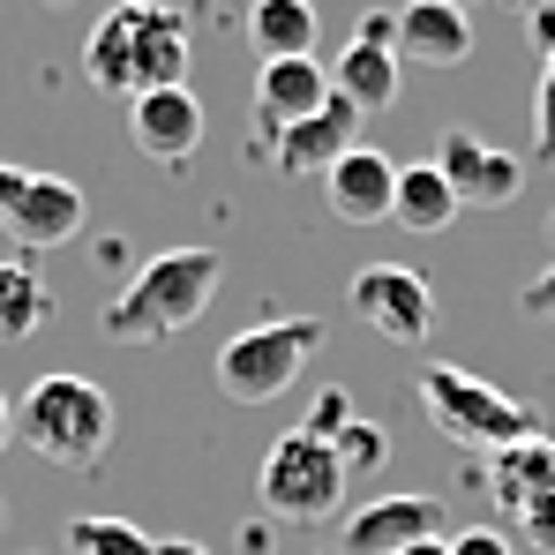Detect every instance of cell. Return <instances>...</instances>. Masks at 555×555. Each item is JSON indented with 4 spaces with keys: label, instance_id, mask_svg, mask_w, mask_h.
<instances>
[{
    "label": "cell",
    "instance_id": "cell-1",
    "mask_svg": "<svg viewBox=\"0 0 555 555\" xmlns=\"http://www.w3.org/2000/svg\"><path fill=\"white\" fill-rule=\"evenodd\" d=\"M218 285H225V256L218 248H166V256L128 271L113 308L98 315V331L113 346H166L218 300Z\"/></svg>",
    "mask_w": 555,
    "mask_h": 555
},
{
    "label": "cell",
    "instance_id": "cell-2",
    "mask_svg": "<svg viewBox=\"0 0 555 555\" xmlns=\"http://www.w3.org/2000/svg\"><path fill=\"white\" fill-rule=\"evenodd\" d=\"M83 76L113 98H143V91H173L188 83V15L166 0H120L105 8V23L91 30Z\"/></svg>",
    "mask_w": 555,
    "mask_h": 555
},
{
    "label": "cell",
    "instance_id": "cell-3",
    "mask_svg": "<svg viewBox=\"0 0 555 555\" xmlns=\"http://www.w3.org/2000/svg\"><path fill=\"white\" fill-rule=\"evenodd\" d=\"M113 428H120V413L91 375H38L15 405V443L68 473H91L113 451Z\"/></svg>",
    "mask_w": 555,
    "mask_h": 555
},
{
    "label": "cell",
    "instance_id": "cell-4",
    "mask_svg": "<svg viewBox=\"0 0 555 555\" xmlns=\"http://www.w3.org/2000/svg\"><path fill=\"white\" fill-rule=\"evenodd\" d=\"M323 353V315H271V323H248L218 346V390L233 405H271L285 398L300 375L315 369Z\"/></svg>",
    "mask_w": 555,
    "mask_h": 555
},
{
    "label": "cell",
    "instance_id": "cell-5",
    "mask_svg": "<svg viewBox=\"0 0 555 555\" xmlns=\"http://www.w3.org/2000/svg\"><path fill=\"white\" fill-rule=\"evenodd\" d=\"M421 413H428L451 443H465V451H511V443L541 436V413H533L526 398L480 383L473 369H451V361L421 369Z\"/></svg>",
    "mask_w": 555,
    "mask_h": 555
},
{
    "label": "cell",
    "instance_id": "cell-6",
    "mask_svg": "<svg viewBox=\"0 0 555 555\" xmlns=\"http://www.w3.org/2000/svg\"><path fill=\"white\" fill-rule=\"evenodd\" d=\"M83 225H91V195H83L76 181L0 158V233L23 248V263L46 256V248H68Z\"/></svg>",
    "mask_w": 555,
    "mask_h": 555
},
{
    "label": "cell",
    "instance_id": "cell-7",
    "mask_svg": "<svg viewBox=\"0 0 555 555\" xmlns=\"http://www.w3.org/2000/svg\"><path fill=\"white\" fill-rule=\"evenodd\" d=\"M353 480H346V465L331 443H315V436H300V428H285L271 443V459L256 473V495H263V511L285 518V526H323L331 511H338V495H346Z\"/></svg>",
    "mask_w": 555,
    "mask_h": 555
},
{
    "label": "cell",
    "instance_id": "cell-8",
    "mask_svg": "<svg viewBox=\"0 0 555 555\" xmlns=\"http://www.w3.org/2000/svg\"><path fill=\"white\" fill-rule=\"evenodd\" d=\"M346 308L369 323L383 346H428V331H436V293H428V278L405 271V263H369V271H353Z\"/></svg>",
    "mask_w": 555,
    "mask_h": 555
},
{
    "label": "cell",
    "instance_id": "cell-9",
    "mask_svg": "<svg viewBox=\"0 0 555 555\" xmlns=\"http://www.w3.org/2000/svg\"><path fill=\"white\" fill-rule=\"evenodd\" d=\"M436 173H443L451 195L473 203V210H503V203H518V195H526V158H518V151H503V143H488L480 128H451V135H443Z\"/></svg>",
    "mask_w": 555,
    "mask_h": 555
},
{
    "label": "cell",
    "instance_id": "cell-10",
    "mask_svg": "<svg viewBox=\"0 0 555 555\" xmlns=\"http://www.w3.org/2000/svg\"><path fill=\"white\" fill-rule=\"evenodd\" d=\"M353 143H361V113L331 91V98H323V113H308V120H293V128H278V135H271V166L285 173V181H323Z\"/></svg>",
    "mask_w": 555,
    "mask_h": 555
},
{
    "label": "cell",
    "instance_id": "cell-11",
    "mask_svg": "<svg viewBox=\"0 0 555 555\" xmlns=\"http://www.w3.org/2000/svg\"><path fill=\"white\" fill-rule=\"evenodd\" d=\"M390 53L398 68H459L473 53V15L451 0H405L390 8Z\"/></svg>",
    "mask_w": 555,
    "mask_h": 555
},
{
    "label": "cell",
    "instance_id": "cell-12",
    "mask_svg": "<svg viewBox=\"0 0 555 555\" xmlns=\"http://www.w3.org/2000/svg\"><path fill=\"white\" fill-rule=\"evenodd\" d=\"M128 135L151 166H188L203 151V98L173 83V91H143L128 98Z\"/></svg>",
    "mask_w": 555,
    "mask_h": 555
},
{
    "label": "cell",
    "instance_id": "cell-13",
    "mask_svg": "<svg viewBox=\"0 0 555 555\" xmlns=\"http://www.w3.org/2000/svg\"><path fill=\"white\" fill-rule=\"evenodd\" d=\"M436 533H443V503L436 495H375L369 511L346 518L338 555H398L413 541H436Z\"/></svg>",
    "mask_w": 555,
    "mask_h": 555
},
{
    "label": "cell",
    "instance_id": "cell-14",
    "mask_svg": "<svg viewBox=\"0 0 555 555\" xmlns=\"http://www.w3.org/2000/svg\"><path fill=\"white\" fill-rule=\"evenodd\" d=\"M390 195H398V166L369 151V143H353L331 173H323V210L338 218V225H383L390 218Z\"/></svg>",
    "mask_w": 555,
    "mask_h": 555
},
{
    "label": "cell",
    "instance_id": "cell-15",
    "mask_svg": "<svg viewBox=\"0 0 555 555\" xmlns=\"http://www.w3.org/2000/svg\"><path fill=\"white\" fill-rule=\"evenodd\" d=\"M323 98H331V68L308 53V61H263L256 68V128L278 135V128H293V120H308V113H323Z\"/></svg>",
    "mask_w": 555,
    "mask_h": 555
},
{
    "label": "cell",
    "instance_id": "cell-16",
    "mask_svg": "<svg viewBox=\"0 0 555 555\" xmlns=\"http://www.w3.org/2000/svg\"><path fill=\"white\" fill-rule=\"evenodd\" d=\"M541 488H555V436H526V443H511V451H488V495H495V511L503 518H518Z\"/></svg>",
    "mask_w": 555,
    "mask_h": 555
},
{
    "label": "cell",
    "instance_id": "cell-17",
    "mask_svg": "<svg viewBox=\"0 0 555 555\" xmlns=\"http://www.w3.org/2000/svg\"><path fill=\"white\" fill-rule=\"evenodd\" d=\"M398 83H405L398 53H390V46H369V38H353V46L338 53V68H331V91L346 98L353 113H390V105H398Z\"/></svg>",
    "mask_w": 555,
    "mask_h": 555
},
{
    "label": "cell",
    "instance_id": "cell-18",
    "mask_svg": "<svg viewBox=\"0 0 555 555\" xmlns=\"http://www.w3.org/2000/svg\"><path fill=\"white\" fill-rule=\"evenodd\" d=\"M256 61H308L315 53V0H248Z\"/></svg>",
    "mask_w": 555,
    "mask_h": 555
},
{
    "label": "cell",
    "instance_id": "cell-19",
    "mask_svg": "<svg viewBox=\"0 0 555 555\" xmlns=\"http://www.w3.org/2000/svg\"><path fill=\"white\" fill-rule=\"evenodd\" d=\"M465 203L451 195V181L436 173V158L428 166H398V195H390V225H405V233H443L451 218H459Z\"/></svg>",
    "mask_w": 555,
    "mask_h": 555
},
{
    "label": "cell",
    "instance_id": "cell-20",
    "mask_svg": "<svg viewBox=\"0 0 555 555\" xmlns=\"http://www.w3.org/2000/svg\"><path fill=\"white\" fill-rule=\"evenodd\" d=\"M53 323V285L38 278V263H0V346H23Z\"/></svg>",
    "mask_w": 555,
    "mask_h": 555
},
{
    "label": "cell",
    "instance_id": "cell-21",
    "mask_svg": "<svg viewBox=\"0 0 555 555\" xmlns=\"http://www.w3.org/2000/svg\"><path fill=\"white\" fill-rule=\"evenodd\" d=\"M68 548L76 555H158V541L135 518H76L68 526Z\"/></svg>",
    "mask_w": 555,
    "mask_h": 555
},
{
    "label": "cell",
    "instance_id": "cell-22",
    "mask_svg": "<svg viewBox=\"0 0 555 555\" xmlns=\"http://www.w3.org/2000/svg\"><path fill=\"white\" fill-rule=\"evenodd\" d=\"M331 451H338V465H346V480H369V473H383V459H390V436H383L375 421H353Z\"/></svg>",
    "mask_w": 555,
    "mask_h": 555
},
{
    "label": "cell",
    "instance_id": "cell-23",
    "mask_svg": "<svg viewBox=\"0 0 555 555\" xmlns=\"http://www.w3.org/2000/svg\"><path fill=\"white\" fill-rule=\"evenodd\" d=\"M353 421H361V413H353V390H338V383H331V390H323V398L308 405L300 436H315V443H338V436H346Z\"/></svg>",
    "mask_w": 555,
    "mask_h": 555
},
{
    "label": "cell",
    "instance_id": "cell-24",
    "mask_svg": "<svg viewBox=\"0 0 555 555\" xmlns=\"http://www.w3.org/2000/svg\"><path fill=\"white\" fill-rule=\"evenodd\" d=\"M503 533H511V541H526V548H541V555H555V488H541V495H533Z\"/></svg>",
    "mask_w": 555,
    "mask_h": 555
},
{
    "label": "cell",
    "instance_id": "cell-25",
    "mask_svg": "<svg viewBox=\"0 0 555 555\" xmlns=\"http://www.w3.org/2000/svg\"><path fill=\"white\" fill-rule=\"evenodd\" d=\"M533 166H555V53L541 61V83H533Z\"/></svg>",
    "mask_w": 555,
    "mask_h": 555
},
{
    "label": "cell",
    "instance_id": "cell-26",
    "mask_svg": "<svg viewBox=\"0 0 555 555\" xmlns=\"http://www.w3.org/2000/svg\"><path fill=\"white\" fill-rule=\"evenodd\" d=\"M451 555H518V541L503 526H465V533H451Z\"/></svg>",
    "mask_w": 555,
    "mask_h": 555
},
{
    "label": "cell",
    "instance_id": "cell-27",
    "mask_svg": "<svg viewBox=\"0 0 555 555\" xmlns=\"http://www.w3.org/2000/svg\"><path fill=\"white\" fill-rule=\"evenodd\" d=\"M518 308H526L533 323H555V263H548V271H533V278H526V293H518Z\"/></svg>",
    "mask_w": 555,
    "mask_h": 555
},
{
    "label": "cell",
    "instance_id": "cell-28",
    "mask_svg": "<svg viewBox=\"0 0 555 555\" xmlns=\"http://www.w3.org/2000/svg\"><path fill=\"white\" fill-rule=\"evenodd\" d=\"M526 30H533V46H541V61L555 53V8H526Z\"/></svg>",
    "mask_w": 555,
    "mask_h": 555
},
{
    "label": "cell",
    "instance_id": "cell-29",
    "mask_svg": "<svg viewBox=\"0 0 555 555\" xmlns=\"http://www.w3.org/2000/svg\"><path fill=\"white\" fill-rule=\"evenodd\" d=\"M361 38H369V46H390V8H375V15H361Z\"/></svg>",
    "mask_w": 555,
    "mask_h": 555
},
{
    "label": "cell",
    "instance_id": "cell-30",
    "mask_svg": "<svg viewBox=\"0 0 555 555\" xmlns=\"http://www.w3.org/2000/svg\"><path fill=\"white\" fill-rule=\"evenodd\" d=\"M398 555H451V541L436 533V541H413V548H398Z\"/></svg>",
    "mask_w": 555,
    "mask_h": 555
},
{
    "label": "cell",
    "instance_id": "cell-31",
    "mask_svg": "<svg viewBox=\"0 0 555 555\" xmlns=\"http://www.w3.org/2000/svg\"><path fill=\"white\" fill-rule=\"evenodd\" d=\"M8 443H15V405L0 398V451H8Z\"/></svg>",
    "mask_w": 555,
    "mask_h": 555
},
{
    "label": "cell",
    "instance_id": "cell-32",
    "mask_svg": "<svg viewBox=\"0 0 555 555\" xmlns=\"http://www.w3.org/2000/svg\"><path fill=\"white\" fill-rule=\"evenodd\" d=\"M158 555H210L203 541H158Z\"/></svg>",
    "mask_w": 555,
    "mask_h": 555
},
{
    "label": "cell",
    "instance_id": "cell-33",
    "mask_svg": "<svg viewBox=\"0 0 555 555\" xmlns=\"http://www.w3.org/2000/svg\"><path fill=\"white\" fill-rule=\"evenodd\" d=\"M518 8H555V0H518Z\"/></svg>",
    "mask_w": 555,
    "mask_h": 555
},
{
    "label": "cell",
    "instance_id": "cell-34",
    "mask_svg": "<svg viewBox=\"0 0 555 555\" xmlns=\"http://www.w3.org/2000/svg\"><path fill=\"white\" fill-rule=\"evenodd\" d=\"M46 8H68V0H46Z\"/></svg>",
    "mask_w": 555,
    "mask_h": 555
},
{
    "label": "cell",
    "instance_id": "cell-35",
    "mask_svg": "<svg viewBox=\"0 0 555 555\" xmlns=\"http://www.w3.org/2000/svg\"><path fill=\"white\" fill-rule=\"evenodd\" d=\"M451 8H473V0H451Z\"/></svg>",
    "mask_w": 555,
    "mask_h": 555
}]
</instances>
